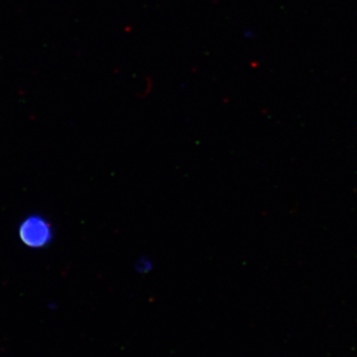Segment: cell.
<instances>
[{
	"mask_svg": "<svg viewBox=\"0 0 357 357\" xmlns=\"http://www.w3.org/2000/svg\"><path fill=\"white\" fill-rule=\"evenodd\" d=\"M20 234L23 243L29 248H42L50 241L51 227L41 218L31 217L21 225Z\"/></svg>",
	"mask_w": 357,
	"mask_h": 357,
	"instance_id": "6da1fadb",
	"label": "cell"
}]
</instances>
